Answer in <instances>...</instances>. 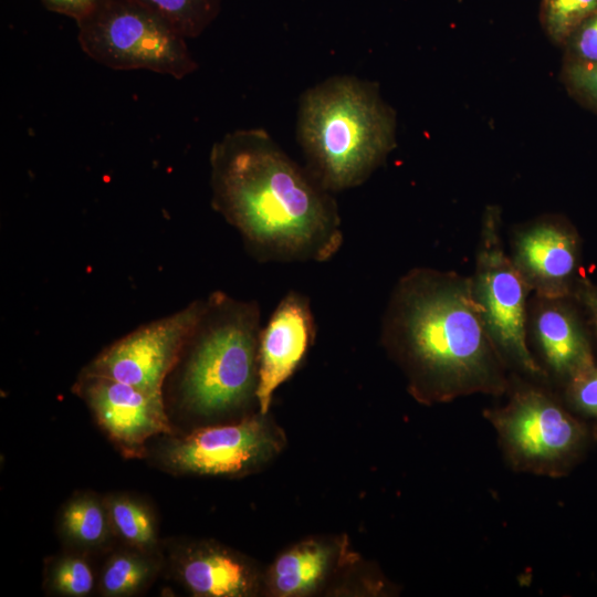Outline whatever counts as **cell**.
<instances>
[{"label": "cell", "instance_id": "6da1fadb", "mask_svg": "<svg viewBox=\"0 0 597 597\" xmlns=\"http://www.w3.org/2000/svg\"><path fill=\"white\" fill-rule=\"evenodd\" d=\"M211 205L260 262H325L342 248L337 205L262 128L238 129L210 153Z\"/></svg>", "mask_w": 597, "mask_h": 597}, {"label": "cell", "instance_id": "7a4b0ae2", "mask_svg": "<svg viewBox=\"0 0 597 597\" xmlns=\"http://www.w3.org/2000/svg\"><path fill=\"white\" fill-rule=\"evenodd\" d=\"M380 341L420 404L509 389L510 368L488 333L471 276L431 268L405 273L387 303Z\"/></svg>", "mask_w": 597, "mask_h": 597}, {"label": "cell", "instance_id": "3957f363", "mask_svg": "<svg viewBox=\"0 0 597 597\" xmlns=\"http://www.w3.org/2000/svg\"><path fill=\"white\" fill-rule=\"evenodd\" d=\"M394 117L376 86L335 76L300 102L297 140L306 168L328 191L362 185L394 146Z\"/></svg>", "mask_w": 597, "mask_h": 597}, {"label": "cell", "instance_id": "277c9868", "mask_svg": "<svg viewBox=\"0 0 597 597\" xmlns=\"http://www.w3.org/2000/svg\"><path fill=\"white\" fill-rule=\"evenodd\" d=\"M261 328L258 302L221 291L205 298L184 348L179 397L188 411L212 417L256 402Z\"/></svg>", "mask_w": 597, "mask_h": 597}, {"label": "cell", "instance_id": "5b68a950", "mask_svg": "<svg viewBox=\"0 0 597 597\" xmlns=\"http://www.w3.org/2000/svg\"><path fill=\"white\" fill-rule=\"evenodd\" d=\"M504 406L484 410L512 469L536 475H566L593 441L591 429L574 417L538 381L510 378Z\"/></svg>", "mask_w": 597, "mask_h": 597}, {"label": "cell", "instance_id": "8992f818", "mask_svg": "<svg viewBox=\"0 0 597 597\" xmlns=\"http://www.w3.org/2000/svg\"><path fill=\"white\" fill-rule=\"evenodd\" d=\"M76 24L82 50L109 69L147 70L180 80L198 67L186 38L132 0H105Z\"/></svg>", "mask_w": 597, "mask_h": 597}, {"label": "cell", "instance_id": "52a82bcc", "mask_svg": "<svg viewBox=\"0 0 597 597\" xmlns=\"http://www.w3.org/2000/svg\"><path fill=\"white\" fill-rule=\"evenodd\" d=\"M500 212L486 210L472 280L474 297L490 337L509 368L538 383L548 375L528 347L527 296L531 292L506 253Z\"/></svg>", "mask_w": 597, "mask_h": 597}, {"label": "cell", "instance_id": "ba28073f", "mask_svg": "<svg viewBox=\"0 0 597 597\" xmlns=\"http://www.w3.org/2000/svg\"><path fill=\"white\" fill-rule=\"evenodd\" d=\"M266 415L258 412L175 438L164 448L163 461L174 471L198 475L232 476L260 469L285 443L283 432Z\"/></svg>", "mask_w": 597, "mask_h": 597}, {"label": "cell", "instance_id": "9c48e42d", "mask_svg": "<svg viewBox=\"0 0 597 597\" xmlns=\"http://www.w3.org/2000/svg\"><path fill=\"white\" fill-rule=\"evenodd\" d=\"M205 298L139 326L103 349L82 371L163 392L202 312Z\"/></svg>", "mask_w": 597, "mask_h": 597}, {"label": "cell", "instance_id": "30bf717a", "mask_svg": "<svg viewBox=\"0 0 597 597\" xmlns=\"http://www.w3.org/2000/svg\"><path fill=\"white\" fill-rule=\"evenodd\" d=\"M510 258L534 294L573 296L582 275L580 238L566 221L544 218L516 229Z\"/></svg>", "mask_w": 597, "mask_h": 597}, {"label": "cell", "instance_id": "8fae6325", "mask_svg": "<svg viewBox=\"0 0 597 597\" xmlns=\"http://www.w3.org/2000/svg\"><path fill=\"white\" fill-rule=\"evenodd\" d=\"M74 389L127 455H137L151 437L171 432L163 392L83 374Z\"/></svg>", "mask_w": 597, "mask_h": 597}, {"label": "cell", "instance_id": "7c38bea8", "mask_svg": "<svg viewBox=\"0 0 597 597\" xmlns=\"http://www.w3.org/2000/svg\"><path fill=\"white\" fill-rule=\"evenodd\" d=\"M316 325L304 294L290 291L279 302L259 338V412H269L274 391L296 370L314 343Z\"/></svg>", "mask_w": 597, "mask_h": 597}, {"label": "cell", "instance_id": "4fadbf2b", "mask_svg": "<svg viewBox=\"0 0 597 597\" xmlns=\"http://www.w3.org/2000/svg\"><path fill=\"white\" fill-rule=\"evenodd\" d=\"M574 297L534 294L527 307V338L542 360V367L564 384L595 364L590 342Z\"/></svg>", "mask_w": 597, "mask_h": 597}, {"label": "cell", "instance_id": "5bb4252c", "mask_svg": "<svg viewBox=\"0 0 597 597\" xmlns=\"http://www.w3.org/2000/svg\"><path fill=\"white\" fill-rule=\"evenodd\" d=\"M179 575L185 586L201 597L251 596L262 582L245 558L212 544L190 549L180 563Z\"/></svg>", "mask_w": 597, "mask_h": 597}, {"label": "cell", "instance_id": "9a60e30c", "mask_svg": "<svg viewBox=\"0 0 597 597\" xmlns=\"http://www.w3.org/2000/svg\"><path fill=\"white\" fill-rule=\"evenodd\" d=\"M339 548L333 542L317 538L290 547L277 556L264 576L268 593L300 597L317 591L336 566Z\"/></svg>", "mask_w": 597, "mask_h": 597}, {"label": "cell", "instance_id": "2e32d148", "mask_svg": "<svg viewBox=\"0 0 597 597\" xmlns=\"http://www.w3.org/2000/svg\"><path fill=\"white\" fill-rule=\"evenodd\" d=\"M164 19L178 33L196 38L216 19L221 0H132Z\"/></svg>", "mask_w": 597, "mask_h": 597}, {"label": "cell", "instance_id": "e0dca14e", "mask_svg": "<svg viewBox=\"0 0 597 597\" xmlns=\"http://www.w3.org/2000/svg\"><path fill=\"white\" fill-rule=\"evenodd\" d=\"M108 521L107 509L91 496L73 500L62 514V526L66 535L87 545L104 541L108 531Z\"/></svg>", "mask_w": 597, "mask_h": 597}, {"label": "cell", "instance_id": "ac0fdd59", "mask_svg": "<svg viewBox=\"0 0 597 597\" xmlns=\"http://www.w3.org/2000/svg\"><path fill=\"white\" fill-rule=\"evenodd\" d=\"M109 522L129 544L148 547L156 542L155 522L150 512L137 501L116 496L106 504Z\"/></svg>", "mask_w": 597, "mask_h": 597}, {"label": "cell", "instance_id": "d6986e66", "mask_svg": "<svg viewBox=\"0 0 597 597\" xmlns=\"http://www.w3.org/2000/svg\"><path fill=\"white\" fill-rule=\"evenodd\" d=\"M151 574V565L133 554L113 556L104 567L101 588L107 596H128L139 590Z\"/></svg>", "mask_w": 597, "mask_h": 597}, {"label": "cell", "instance_id": "ffe728a7", "mask_svg": "<svg viewBox=\"0 0 597 597\" xmlns=\"http://www.w3.org/2000/svg\"><path fill=\"white\" fill-rule=\"evenodd\" d=\"M597 11V0H545L544 21L549 34L564 40Z\"/></svg>", "mask_w": 597, "mask_h": 597}, {"label": "cell", "instance_id": "44dd1931", "mask_svg": "<svg viewBox=\"0 0 597 597\" xmlns=\"http://www.w3.org/2000/svg\"><path fill=\"white\" fill-rule=\"evenodd\" d=\"M51 585L62 595L82 597L93 589L94 575L84 559L65 557L54 566L51 573Z\"/></svg>", "mask_w": 597, "mask_h": 597}, {"label": "cell", "instance_id": "7402d4cb", "mask_svg": "<svg viewBox=\"0 0 597 597\" xmlns=\"http://www.w3.org/2000/svg\"><path fill=\"white\" fill-rule=\"evenodd\" d=\"M567 401L578 411L597 417V366L586 367L565 383Z\"/></svg>", "mask_w": 597, "mask_h": 597}, {"label": "cell", "instance_id": "603a6c76", "mask_svg": "<svg viewBox=\"0 0 597 597\" xmlns=\"http://www.w3.org/2000/svg\"><path fill=\"white\" fill-rule=\"evenodd\" d=\"M575 48L584 62L597 63V11L578 29Z\"/></svg>", "mask_w": 597, "mask_h": 597}, {"label": "cell", "instance_id": "cb8c5ba5", "mask_svg": "<svg viewBox=\"0 0 597 597\" xmlns=\"http://www.w3.org/2000/svg\"><path fill=\"white\" fill-rule=\"evenodd\" d=\"M42 4L56 13L67 15L75 21L86 17L105 0H40Z\"/></svg>", "mask_w": 597, "mask_h": 597}, {"label": "cell", "instance_id": "d4e9b609", "mask_svg": "<svg viewBox=\"0 0 597 597\" xmlns=\"http://www.w3.org/2000/svg\"><path fill=\"white\" fill-rule=\"evenodd\" d=\"M569 78L578 88L597 100V63L583 62L569 69Z\"/></svg>", "mask_w": 597, "mask_h": 597}, {"label": "cell", "instance_id": "484cf974", "mask_svg": "<svg viewBox=\"0 0 597 597\" xmlns=\"http://www.w3.org/2000/svg\"><path fill=\"white\" fill-rule=\"evenodd\" d=\"M573 297L587 312L597 336V285L582 276L576 284Z\"/></svg>", "mask_w": 597, "mask_h": 597}]
</instances>
